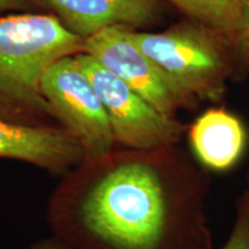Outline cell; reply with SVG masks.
I'll return each instance as SVG.
<instances>
[{
  "label": "cell",
  "instance_id": "obj_11",
  "mask_svg": "<svg viewBox=\"0 0 249 249\" xmlns=\"http://www.w3.org/2000/svg\"><path fill=\"white\" fill-rule=\"evenodd\" d=\"M222 249H249V189L236 204V217L231 234Z\"/></svg>",
  "mask_w": 249,
  "mask_h": 249
},
{
  "label": "cell",
  "instance_id": "obj_12",
  "mask_svg": "<svg viewBox=\"0 0 249 249\" xmlns=\"http://www.w3.org/2000/svg\"><path fill=\"white\" fill-rule=\"evenodd\" d=\"M46 8L42 0H0V13H45Z\"/></svg>",
  "mask_w": 249,
  "mask_h": 249
},
{
  "label": "cell",
  "instance_id": "obj_8",
  "mask_svg": "<svg viewBox=\"0 0 249 249\" xmlns=\"http://www.w3.org/2000/svg\"><path fill=\"white\" fill-rule=\"evenodd\" d=\"M65 28L88 38L110 27H142L155 21L156 0H42Z\"/></svg>",
  "mask_w": 249,
  "mask_h": 249
},
{
  "label": "cell",
  "instance_id": "obj_6",
  "mask_svg": "<svg viewBox=\"0 0 249 249\" xmlns=\"http://www.w3.org/2000/svg\"><path fill=\"white\" fill-rule=\"evenodd\" d=\"M85 53L95 58L165 116L174 118L178 108L191 101L130 39L126 28H105L86 38Z\"/></svg>",
  "mask_w": 249,
  "mask_h": 249
},
{
  "label": "cell",
  "instance_id": "obj_13",
  "mask_svg": "<svg viewBox=\"0 0 249 249\" xmlns=\"http://www.w3.org/2000/svg\"><path fill=\"white\" fill-rule=\"evenodd\" d=\"M30 249H71L66 244L59 240L55 236H50V238L42 239V240L36 241L31 246Z\"/></svg>",
  "mask_w": 249,
  "mask_h": 249
},
{
  "label": "cell",
  "instance_id": "obj_4",
  "mask_svg": "<svg viewBox=\"0 0 249 249\" xmlns=\"http://www.w3.org/2000/svg\"><path fill=\"white\" fill-rule=\"evenodd\" d=\"M42 91L59 124L79 141L83 160L113 150L116 140L107 112L74 55L59 59L48 68Z\"/></svg>",
  "mask_w": 249,
  "mask_h": 249
},
{
  "label": "cell",
  "instance_id": "obj_16",
  "mask_svg": "<svg viewBox=\"0 0 249 249\" xmlns=\"http://www.w3.org/2000/svg\"><path fill=\"white\" fill-rule=\"evenodd\" d=\"M242 30H244V36H245L246 44H247V46L249 48V27L242 28Z\"/></svg>",
  "mask_w": 249,
  "mask_h": 249
},
{
  "label": "cell",
  "instance_id": "obj_1",
  "mask_svg": "<svg viewBox=\"0 0 249 249\" xmlns=\"http://www.w3.org/2000/svg\"><path fill=\"white\" fill-rule=\"evenodd\" d=\"M116 149L64 176L48 205L52 234L71 249H211L207 183L170 149Z\"/></svg>",
  "mask_w": 249,
  "mask_h": 249
},
{
  "label": "cell",
  "instance_id": "obj_2",
  "mask_svg": "<svg viewBox=\"0 0 249 249\" xmlns=\"http://www.w3.org/2000/svg\"><path fill=\"white\" fill-rule=\"evenodd\" d=\"M85 40L54 14L14 13L0 18V120L60 126L43 95L42 79L59 59L85 53Z\"/></svg>",
  "mask_w": 249,
  "mask_h": 249
},
{
  "label": "cell",
  "instance_id": "obj_5",
  "mask_svg": "<svg viewBox=\"0 0 249 249\" xmlns=\"http://www.w3.org/2000/svg\"><path fill=\"white\" fill-rule=\"evenodd\" d=\"M130 39L173 86L189 97L216 99L223 93L224 62L216 45L191 30L129 31Z\"/></svg>",
  "mask_w": 249,
  "mask_h": 249
},
{
  "label": "cell",
  "instance_id": "obj_17",
  "mask_svg": "<svg viewBox=\"0 0 249 249\" xmlns=\"http://www.w3.org/2000/svg\"><path fill=\"white\" fill-rule=\"evenodd\" d=\"M248 189H249V171H248Z\"/></svg>",
  "mask_w": 249,
  "mask_h": 249
},
{
  "label": "cell",
  "instance_id": "obj_10",
  "mask_svg": "<svg viewBox=\"0 0 249 249\" xmlns=\"http://www.w3.org/2000/svg\"><path fill=\"white\" fill-rule=\"evenodd\" d=\"M195 21L213 29L230 31L241 28V12L218 0H170Z\"/></svg>",
  "mask_w": 249,
  "mask_h": 249
},
{
  "label": "cell",
  "instance_id": "obj_9",
  "mask_svg": "<svg viewBox=\"0 0 249 249\" xmlns=\"http://www.w3.org/2000/svg\"><path fill=\"white\" fill-rule=\"evenodd\" d=\"M189 138L197 160L214 171H225L234 166L246 144L241 121L223 108H211L197 118Z\"/></svg>",
  "mask_w": 249,
  "mask_h": 249
},
{
  "label": "cell",
  "instance_id": "obj_7",
  "mask_svg": "<svg viewBox=\"0 0 249 249\" xmlns=\"http://www.w3.org/2000/svg\"><path fill=\"white\" fill-rule=\"evenodd\" d=\"M0 158L31 164L62 178L85 154L79 141L61 126L29 127L0 120Z\"/></svg>",
  "mask_w": 249,
  "mask_h": 249
},
{
  "label": "cell",
  "instance_id": "obj_14",
  "mask_svg": "<svg viewBox=\"0 0 249 249\" xmlns=\"http://www.w3.org/2000/svg\"><path fill=\"white\" fill-rule=\"evenodd\" d=\"M241 20H242L241 29L245 27H249V0H246L244 7H242Z\"/></svg>",
  "mask_w": 249,
  "mask_h": 249
},
{
  "label": "cell",
  "instance_id": "obj_15",
  "mask_svg": "<svg viewBox=\"0 0 249 249\" xmlns=\"http://www.w3.org/2000/svg\"><path fill=\"white\" fill-rule=\"evenodd\" d=\"M218 1L231 6V7H234L236 9H239L240 12H242V7H244L246 0H218Z\"/></svg>",
  "mask_w": 249,
  "mask_h": 249
},
{
  "label": "cell",
  "instance_id": "obj_3",
  "mask_svg": "<svg viewBox=\"0 0 249 249\" xmlns=\"http://www.w3.org/2000/svg\"><path fill=\"white\" fill-rule=\"evenodd\" d=\"M107 112L116 143L135 150L173 147L183 126L157 111L88 53L74 55Z\"/></svg>",
  "mask_w": 249,
  "mask_h": 249
}]
</instances>
